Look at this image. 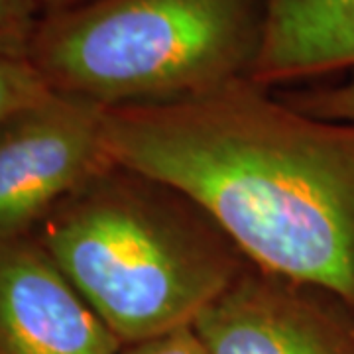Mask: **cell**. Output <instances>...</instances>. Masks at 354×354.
<instances>
[{"mask_svg":"<svg viewBox=\"0 0 354 354\" xmlns=\"http://www.w3.org/2000/svg\"><path fill=\"white\" fill-rule=\"evenodd\" d=\"M111 162L201 205L254 266L354 307V124L307 114L250 79L104 111Z\"/></svg>","mask_w":354,"mask_h":354,"instance_id":"cell-1","label":"cell"},{"mask_svg":"<svg viewBox=\"0 0 354 354\" xmlns=\"http://www.w3.org/2000/svg\"><path fill=\"white\" fill-rule=\"evenodd\" d=\"M34 236L122 344L193 325L252 264L189 195L114 162Z\"/></svg>","mask_w":354,"mask_h":354,"instance_id":"cell-2","label":"cell"},{"mask_svg":"<svg viewBox=\"0 0 354 354\" xmlns=\"http://www.w3.org/2000/svg\"><path fill=\"white\" fill-rule=\"evenodd\" d=\"M264 26L266 0H88L44 14L26 57L53 93L158 104L250 79Z\"/></svg>","mask_w":354,"mask_h":354,"instance_id":"cell-3","label":"cell"},{"mask_svg":"<svg viewBox=\"0 0 354 354\" xmlns=\"http://www.w3.org/2000/svg\"><path fill=\"white\" fill-rule=\"evenodd\" d=\"M104 111L51 91L0 124V242L34 234L59 203L111 164Z\"/></svg>","mask_w":354,"mask_h":354,"instance_id":"cell-4","label":"cell"},{"mask_svg":"<svg viewBox=\"0 0 354 354\" xmlns=\"http://www.w3.org/2000/svg\"><path fill=\"white\" fill-rule=\"evenodd\" d=\"M193 329L209 354H354V307L337 293L250 264Z\"/></svg>","mask_w":354,"mask_h":354,"instance_id":"cell-5","label":"cell"},{"mask_svg":"<svg viewBox=\"0 0 354 354\" xmlns=\"http://www.w3.org/2000/svg\"><path fill=\"white\" fill-rule=\"evenodd\" d=\"M124 344L41 242H0V354H118Z\"/></svg>","mask_w":354,"mask_h":354,"instance_id":"cell-6","label":"cell"},{"mask_svg":"<svg viewBox=\"0 0 354 354\" xmlns=\"http://www.w3.org/2000/svg\"><path fill=\"white\" fill-rule=\"evenodd\" d=\"M354 69V0H266L250 81L270 88Z\"/></svg>","mask_w":354,"mask_h":354,"instance_id":"cell-7","label":"cell"},{"mask_svg":"<svg viewBox=\"0 0 354 354\" xmlns=\"http://www.w3.org/2000/svg\"><path fill=\"white\" fill-rule=\"evenodd\" d=\"M50 93L26 55H0V124Z\"/></svg>","mask_w":354,"mask_h":354,"instance_id":"cell-8","label":"cell"},{"mask_svg":"<svg viewBox=\"0 0 354 354\" xmlns=\"http://www.w3.org/2000/svg\"><path fill=\"white\" fill-rule=\"evenodd\" d=\"M279 97L307 114L354 124V73L337 83L295 88L290 93H279Z\"/></svg>","mask_w":354,"mask_h":354,"instance_id":"cell-9","label":"cell"},{"mask_svg":"<svg viewBox=\"0 0 354 354\" xmlns=\"http://www.w3.org/2000/svg\"><path fill=\"white\" fill-rule=\"evenodd\" d=\"M41 16L36 0H0V55H26Z\"/></svg>","mask_w":354,"mask_h":354,"instance_id":"cell-10","label":"cell"},{"mask_svg":"<svg viewBox=\"0 0 354 354\" xmlns=\"http://www.w3.org/2000/svg\"><path fill=\"white\" fill-rule=\"evenodd\" d=\"M118 354H209V351L193 325H189L146 341L124 344Z\"/></svg>","mask_w":354,"mask_h":354,"instance_id":"cell-11","label":"cell"},{"mask_svg":"<svg viewBox=\"0 0 354 354\" xmlns=\"http://www.w3.org/2000/svg\"><path fill=\"white\" fill-rule=\"evenodd\" d=\"M44 14L51 12H62V10H69L75 8L79 4H85L88 0H36Z\"/></svg>","mask_w":354,"mask_h":354,"instance_id":"cell-12","label":"cell"}]
</instances>
